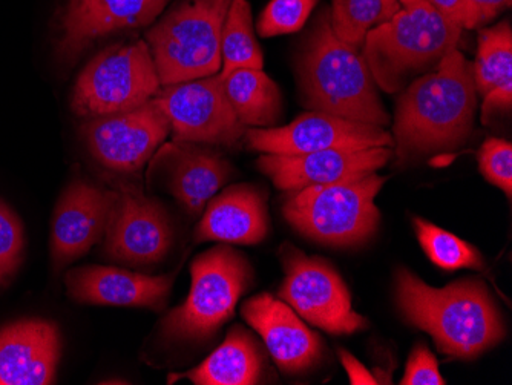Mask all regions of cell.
<instances>
[{
  "mask_svg": "<svg viewBox=\"0 0 512 385\" xmlns=\"http://www.w3.org/2000/svg\"><path fill=\"white\" fill-rule=\"evenodd\" d=\"M191 277L188 298L166 316L163 330L174 339L203 341L234 316L253 270L241 252L217 246L192 261Z\"/></svg>",
  "mask_w": 512,
  "mask_h": 385,
  "instance_id": "7",
  "label": "cell"
},
{
  "mask_svg": "<svg viewBox=\"0 0 512 385\" xmlns=\"http://www.w3.org/2000/svg\"><path fill=\"white\" fill-rule=\"evenodd\" d=\"M25 235L19 217L0 200V287L16 274L22 263Z\"/></svg>",
  "mask_w": 512,
  "mask_h": 385,
  "instance_id": "29",
  "label": "cell"
},
{
  "mask_svg": "<svg viewBox=\"0 0 512 385\" xmlns=\"http://www.w3.org/2000/svg\"><path fill=\"white\" fill-rule=\"evenodd\" d=\"M338 355L353 385L381 384L375 376L371 375V373L362 366L361 362H359L352 353H348L347 350L339 349Z\"/></svg>",
  "mask_w": 512,
  "mask_h": 385,
  "instance_id": "33",
  "label": "cell"
},
{
  "mask_svg": "<svg viewBox=\"0 0 512 385\" xmlns=\"http://www.w3.org/2000/svg\"><path fill=\"white\" fill-rule=\"evenodd\" d=\"M437 11L444 14L456 24L463 22V0H428ZM463 28V27H462Z\"/></svg>",
  "mask_w": 512,
  "mask_h": 385,
  "instance_id": "34",
  "label": "cell"
},
{
  "mask_svg": "<svg viewBox=\"0 0 512 385\" xmlns=\"http://www.w3.org/2000/svg\"><path fill=\"white\" fill-rule=\"evenodd\" d=\"M241 315L287 375L306 372L321 359L322 339L283 300L260 293L244 304Z\"/></svg>",
  "mask_w": 512,
  "mask_h": 385,
  "instance_id": "16",
  "label": "cell"
},
{
  "mask_svg": "<svg viewBox=\"0 0 512 385\" xmlns=\"http://www.w3.org/2000/svg\"><path fill=\"white\" fill-rule=\"evenodd\" d=\"M227 99L246 128H273L281 116L278 85L256 68H241L221 77Z\"/></svg>",
  "mask_w": 512,
  "mask_h": 385,
  "instance_id": "24",
  "label": "cell"
},
{
  "mask_svg": "<svg viewBox=\"0 0 512 385\" xmlns=\"http://www.w3.org/2000/svg\"><path fill=\"white\" fill-rule=\"evenodd\" d=\"M393 154V148L385 146L324 149L301 155L264 154L258 158V168L276 188L292 192L378 172L390 162Z\"/></svg>",
  "mask_w": 512,
  "mask_h": 385,
  "instance_id": "14",
  "label": "cell"
},
{
  "mask_svg": "<svg viewBox=\"0 0 512 385\" xmlns=\"http://www.w3.org/2000/svg\"><path fill=\"white\" fill-rule=\"evenodd\" d=\"M232 0H186L148 31L161 86L217 76L221 31Z\"/></svg>",
  "mask_w": 512,
  "mask_h": 385,
  "instance_id": "6",
  "label": "cell"
},
{
  "mask_svg": "<svg viewBox=\"0 0 512 385\" xmlns=\"http://www.w3.org/2000/svg\"><path fill=\"white\" fill-rule=\"evenodd\" d=\"M384 2V14H382V22L390 20L394 14L401 10L402 5L399 0H382Z\"/></svg>",
  "mask_w": 512,
  "mask_h": 385,
  "instance_id": "35",
  "label": "cell"
},
{
  "mask_svg": "<svg viewBox=\"0 0 512 385\" xmlns=\"http://www.w3.org/2000/svg\"><path fill=\"white\" fill-rule=\"evenodd\" d=\"M117 191L76 180L56 206L51 234L54 267L63 269L88 254L105 237Z\"/></svg>",
  "mask_w": 512,
  "mask_h": 385,
  "instance_id": "15",
  "label": "cell"
},
{
  "mask_svg": "<svg viewBox=\"0 0 512 385\" xmlns=\"http://www.w3.org/2000/svg\"><path fill=\"white\" fill-rule=\"evenodd\" d=\"M154 100L171 123L174 142L230 148L246 134L220 74L165 86Z\"/></svg>",
  "mask_w": 512,
  "mask_h": 385,
  "instance_id": "10",
  "label": "cell"
},
{
  "mask_svg": "<svg viewBox=\"0 0 512 385\" xmlns=\"http://www.w3.org/2000/svg\"><path fill=\"white\" fill-rule=\"evenodd\" d=\"M462 30L428 0H413L368 31L362 57L382 91L399 93L456 50Z\"/></svg>",
  "mask_w": 512,
  "mask_h": 385,
  "instance_id": "4",
  "label": "cell"
},
{
  "mask_svg": "<svg viewBox=\"0 0 512 385\" xmlns=\"http://www.w3.org/2000/svg\"><path fill=\"white\" fill-rule=\"evenodd\" d=\"M382 14V0H333L330 24L339 40L359 51L368 31L382 24Z\"/></svg>",
  "mask_w": 512,
  "mask_h": 385,
  "instance_id": "27",
  "label": "cell"
},
{
  "mask_svg": "<svg viewBox=\"0 0 512 385\" xmlns=\"http://www.w3.org/2000/svg\"><path fill=\"white\" fill-rule=\"evenodd\" d=\"M396 303L408 323L430 333L445 355L473 359L505 338L490 290L477 278L436 289L408 269L396 272Z\"/></svg>",
  "mask_w": 512,
  "mask_h": 385,
  "instance_id": "2",
  "label": "cell"
},
{
  "mask_svg": "<svg viewBox=\"0 0 512 385\" xmlns=\"http://www.w3.org/2000/svg\"><path fill=\"white\" fill-rule=\"evenodd\" d=\"M148 43H119L97 54L74 86V112L83 119L132 111L161 91Z\"/></svg>",
  "mask_w": 512,
  "mask_h": 385,
  "instance_id": "8",
  "label": "cell"
},
{
  "mask_svg": "<svg viewBox=\"0 0 512 385\" xmlns=\"http://www.w3.org/2000/svg\"><path fill=\"white\" fill-rule=\"evenodd\" d=\"M298 74L302 103L310 111L379 128L390 125L364 57L338 39L327 10L316 20L302 50Z\"/></svg>",
  "mask_w": 512,
  "mask_h": 385,
  "instance_id": "3",
  "label": "cell"
},
{
  "mask_svg": "<svg viewBox=\"0 0 512 385\" xmlns=\"http://www.w3.org/2000/svg\"><path fill=\"white\" fill-rule=\"evenodd\" d=\"M473 79L477 93L483 96V123L496 111H511L512 30L509 22L480 31Z\"/></svg>",
  "mask_w": 512,
  "mask_h": 385,
  "instance_id": "22",
  "label": "cell"
},
{
  "mask_svg": "<svg viewBox=\"0 0 512 385\" xmlns=\"http://www.w3.org/2000/svg\"><path fill=\"white\" fill-rule=\"evenodd\" d=\"M387 177L376 172L289 192L284 218L299 234L329 246H359L378 232L376 195Z\"/></svg>",
  "mask_w": 512,
  "mask_h": 385,
  "instance_id": "5",
  "label": "cell"
},
{
  "mask_svg": "<svg viewBox=\"0 0 512 385\" xmlns=\"http://www.w3.org/2000/svg\"><path fill=\"white\" fill-rule=\"evenodd\" d=\"M283 284L278 297L302 320L333 335H352L365 329V316L353 310L352 297L341 275L327 261L307 257L286 244L281 249Z\"/></svg>",
  "mask_w": 512,
  "mask_h": 385,
  "instance_id": "9",
  "label": "cell"
},
{
  "mask_svg": "<svg viewBox=\"0 0 512 385\" xmlns=\"http://www.w3.org/2000/svg\"><path fill=\"white\" fill-rule=\"evenodd\" d=\"M402 385H445L444 376L440 375L439 362L425 344H417L408 358Z\"/></svg>",
  "mask_w": 512,
  "mask_h": 385,
  "instance_id": "31",
  "label": "cell"
},
{
  "mask_svg": "<svg viewBox=\"0 0 512 385\" xmlns=\"http://www.w3.org/2000/svg\"><path fill=\"white\" fill-rule=\"evenodd\" d=\"M476 108L473 63L456 48L399 97L393 126L399 162L465 145L473 132Z\"/></svg>",
  "mask_w": 512,
  "mask_h": 385,
  "instance_id": "1",
  "label": "cell"
},
{
  "mask_svg": "<svg viewBox=\"0 0 512 385\" xmlns=\"http://www.w3.org/2000/svg\"><path fill=\"white\" fill-rule=\"evenodd\" d=\"M171 132V123L154 99L140 108L86 120L82 137L100 165L137 172Z\"/></svg>",
  "mask_w": 512,
  "mask_h": 385,
  "instance_id": "11",
  "label": "cell"
},
{
  "mask_svg": "<svg viewBox=\"0 0 512 385\" xmlns=\"http://www.w3.org/2000/svg\"><path fill=\"white\" fill-rule=\"evenodd\" d=\"M252 151L275 155H301L324 149L393 148V135L384 128L353 122L325 112H306L281 128L246 129Z\"/></svg>",
  "mask_w": 512,
  "mask_h": 385,
  "instance_id": "12",
  "label": "cell"
},
{
  "mask_svg": "<svg viewBox=\"0 0 512 385\" xmlns=\"http://www.w3.org/2000/svg\"><path fill=\"white\" fill-rule=\"evenodd\" d=\"M241 68L263 70V53L252 27V10L247 0H232L221 31L220 76Z\"/></svg>",
  "mask_w": 512,
  "mask_h": 385,
  "instance_id": "25",
  "label": "cell"
},
{
  "mask_svg": "<svg viewBox=\"0 0 512 385\" xmlns=\"http://www.w3.org/2000/svg\"><path fill=\"white\" fill-rule=\"evenodd\" d=\"M479 169L486 181L512 197V145L508 140L490 137L479 151Z\"/></svg>",
  "mask_w": 512,
  "mask_h": 385,
  "instance_id": "30",
  "label": "cell"
},
{
  "mask_svg": "<svg viewBox=\"0 0 512 385\" xmlns=\"http://www.w3.org/2000/svg\"><path fill=\"white\" fill-rule=\"evenodd\" d=\"M269 234L266 195L253 185H234L207 203L195 241H220L253 246Z\"/></svg>",
  "mask_w": 512,
  "mask_h": 385,
  "instance_id": "20",
  "label": "cell"
},
{
  "mask_svg": "<svg viewBox=\"0 0 512 385\" xmlns=\"http://www.w3.org/2000/svg\"><path fill=\"white\" fill-rule=\"evenodd\" d=\"M413 224L422 249L440 269H482V255L473 244L424 218L414 217Z\"/></svg>",
  "mask_w": 512,
  "mask_h": 385,
  "instance_id": "26",
  "label": "cell"
},
{
  "mask_svg": "<svg viewBox=\"0 0 512 385\" xmlns=\"http://www.w3.org/2000/svg\"><path fill=\"white\" fill-rule=\"evenodd\" d=\"M264 370V353L255 338L241 326L227 333L224 343L188 373L169 376V384L188 378L195 385L260 384Z\"/></svg>",
  "mask_w": 512,
  "mask_h": 385,
  "instance_id": "23",
  "label": "cell"
},
{
  "mask_svg": "<svg viewBox=\"0 0 512 385\" xmlns=\"http://www.w3.org/2000/svg\"><path fill=\"white\" fill-rule=\"evenodd\" d=\"M401 2V5L410 4V2H413V0H399Z\"/></svg>",
  "mask_w": 512,
  "mask_h": 385,
  "instance_id": "36",
  "label": "cell"
},
{
  "mask_svg": "<svg viewBox=\"0 0 512 385\" xmlns=\"http://www.w3.org/2000/svg\"><path fill=\"white\" fill-rule=\"evenodd\" d=\"M171 165L169 192L189 214L198 215L234 175V168L220 152L197 143L166 146Z\"/></svg>",
  "mask_w": 512,
  "mask_h": 385,
  "instance_id": "21",
  "label": "cell"
},
{
  "mask_svg": "<svg viewBox=\"0 0 512 385\" xmlns=\"http://www.w3.org/2000/svg\"><path fill=\"white\" fill-rule=\"evenodd\" d=\"M511 4L512 0H463L462 27L468 30L483 27Z\"/></svg>",
  "mask_w": 512,
  "mask_h": 385,
  "instance_id": "32",
  "label": "cell"
},
{
  "mask_svg": "<svg viewBox=\"0 0 512 385\" xmlns=\"http://www.w3.org/2000/svg\"><path fill=\"white\" fill-rule=\"evenodd\" d=\"M318 0H272L258 20L261 37L296 33L306 25Z\"/></svg>",
  "mask_w": 512,
  "mask_h": 385,
  "instance_id": "28",
  "label": "cell"
},
{
  "mask_svg": "<svg viewBox=\"0 0 512 385\" xmlns=\"http://www.w3.org/2000/svg\"><path fill=\"white\" fill-rule=\"evenodd\" d=\"M69 297L77 303L94 306H166L172 277H149L108 266H83L69 270L65 278Z\"/></svg>",
  "mask_w": 512,
  "mask_h": 385,
  "instance_id": "19",
  "label": "cell"
},
{
  "mask_svg": "<svg viewBox=\"0 0 512 385\" xmlns=\"http://www.w3.org/2000/svg\"><path fill=\"white\" fill-rule=\"evenodd\" d=\"M60 350L56 324L27 320L4 327L0 330V385L54 384Z\"/></svg>",
  "mask_w": 512,
  "mask_h": 385,
  "instance_id": "18",
  "label": "cell"
},
{
  "mask_svg": "<svg viewBox=\"0 0 512 385\" xmlns=\"http://www.w3.org/2000/svg\"><path fill=\"white\" fill-rule=\"evenodd\" d=\"M103 238L109 260L142 267L160 263L168 255L174 231L161 203L134 189H120Z\"/></svg>",
  "mask_w": 512,
  "mask_h": 385,
  "instance_id": "13",
  "label": "cell"
},
{
  "mask_svg": "<svg viewBox=\"0 0 512 385\" xmlns=\"http://www.w3.org/2000/svg\"><path fill=\"white\" fill-rule=\"evenodd\" d=\"M168 0H69L59 51L76 59L94 40L114 31L151 24Z\"/></svg>",
  "mask_w": 512,
  "mask_h": 385,
  "instance_id": "17",
  "label": "cell"
}]
</instances>
